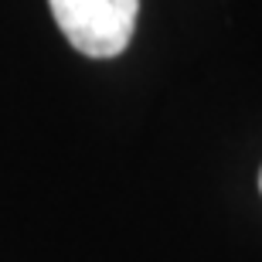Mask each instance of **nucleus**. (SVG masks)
I'll return each mask as SVG.
<instances>
[{
    "mask_svg": "<svg viewBox=\"0 0 262 262\" xmlns=\"http://www.w3.org/2000/svg\"><path fill=\"white\" fill-rule=\"evenodd\" d=\"M68 45L89 58L123 55L136 31L140 0H48Z\"/></svg>",
    "mask_w": 262,
    "mask_h": 262,
    "instance_id": "nucleus-1",
    "label": "nucleus"
},
{
    "mask_svg": "<svg viewBox=\"0 0 262 262\" xmlns=\"http://www.w3.org/2000/svg\"><path fill=\"white\" fill-rule=\"evenodd\" d=\"M259 191H262V174H259Z\"/></svg>",
    "mask_w": 262,
    "mask_h": 262,
    "instance_id": "nucleus-2",
    "label": "nucleus"
}]
</instances>
